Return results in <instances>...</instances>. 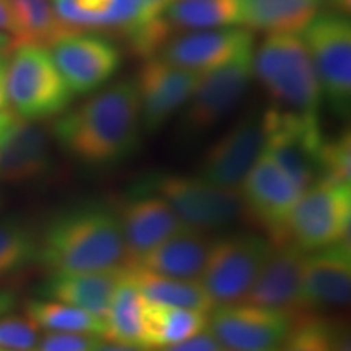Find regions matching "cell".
Listing matches in <instances>:
<instances>
[{
  "label": "cell",
  "instance_id": "20",
  "mask_svg": "<svg viewBox=\"0 0 351 351\" xmlns=\"http://www.w3.org/2000/svg\"><path fill=\"white\" fill-rule=\"evenodd\" d=\"M52 168L46 130L36 121L16 119L0 134V181L26 184L43 179Z\"/></svg>",
  "mask_w": 351,
  "mask_h": 351
},
{
  "label": "cell",
  "instance_id": "24",
  "mask_svg": "<svg viewBox=\"0 0 351 351\" xmlns=\"http://www.w3.org/2000/svg\"><path fill=\"white\" fill-rule=\"evenodd\" d=\"M166 36L243 26L241 0H173L158 19Z\"/></svg>",
  "mask_w": 351,
  "mask_h": 351
},
{
  "label": "cell",
  "instance_id": "7",
  "mask_svg": "<svg viewBox=\"0 0 351 351\" xmlns=\"http://www.w3.org/2000/svg\"><path fill=\"white\" fill-rule=\"evenodd\" d=\"M351 184L319 179L302 191L288 218V241L304 252L348 239Z\"/></svg>",
  "mask_w": 351,
  "mask_h": 351
},
{
  "label": "cell",
  "instance_id": "40",
  "mask_svg": "<svg viewBox=\"0 0 351 351\" xmlns=\"http://www.w3.org/2000/svg\"><path fill=\"white\" fill-rule=\"evenodd\" d=\"M7 57H0V111L8 108L7 91H5V72H7Z\"/></svg>",
  "mask_w": 351,
  "mask_h": 351
},
{
  "label": "cell",
  "instance_id": "36",
  "mask_svg": "<svg viewBox=\"0 0 351 351\" xmlns=\"http://www.w3.org/2000/svg\"><path fill=\"white\" fill-rule=\"evenodd\" d=\"M156 351H225L219 341L215 339L213 333L207 328L192 335L191 339H186L179 343L165 346V348H160Z\"/></svg>",
  "mask_w": 351,
  "mask_h": 351
},
{
  "label": "cell",
  "instance_id": "1",
  "mask_svg": "<svg viewBox=\"0 0 351 351\" xmlns=\"http://www.w3.org/2000/svg\"><path fill=\"white\" fill-rule=\"evenodd\" d=\"M142 116L134 78L106 85L80 106L60 114L52 135L70 156L91 166H112L137 150Z\"/></svg>",
  "mask_w": 351,
  "mask_h": 351
},
{
  "label": "cell",
  "instance_id": "17",
  "mask_svg": "<svg viewBox=\"0 0 351 351\" xmlns=\"http://www.w3.org/2000/svg\"><path fill=\"white\" fill-rule=\"evenodd\" d=\"M306 252L291 241L274 244L261 274L241 302L282 311L291 315L306 314L302 304V265Z\"/></svg>",
  "mask_w": 351,
  "mask_h": 351
},
{
  "label": "cell",
  "instance_id": "25",
  "mask_svg": "<svg viewBox=\"0 0 351 351\" xmlns=\"http://www.w3.org/2000/svg\"><path fill=\"white\" fill-rule=\"evenodd\" d=\"M244 28L265 34L301 33L320 12L322 0H241Z\"/></svg>",
  "mask_w": 351,
  "mask_h": 351
},
{
  "label": "cell",
  "instance_id": "5",
  "mask_svg": "<svg viewBox=\"0 0 351 351\" xmlns=\"http://www.w3.org/2000/svg\"><path fill=\"white\" fill-rule=\"evenodd\" d=\"M320 86L337 117H348L351 108V21L350 16L320 10L301 32Z\"/></svg>",
  "mask_w": 351,
  "mask_h": 351
},
{
  "label": "cell",
  "instance_id": "30",
  "mask_svg": "<svg viewBox=\"0 0 351 351\" xmlns=\"http://www.w3.org/2000/svg\"><path fill=\"white\" fill-rule=\"evenodd\" d=\"M20 25L19 46L36 44L49 47L57 39L73 33L57 16L52 0H8Z\"/></svg>",
  "mask_w": 351,
  "mask_h": 351
},
{
  "label": "cell",
  "instance_id": "18",
  "mask_svg": "<svg viewBox=\"0 0 351 351\" xmlns=\"http://www.w3.org/2000/svg\"><path fill=\"white\" fill-rule=\"evenodd\" d=\"M351 296L350 239L306 252L302 265V304L306 313L343 307Z\"/></svg>",
  "mask_w": 351,
  "mask_h": 351
},
{
  "label": "cell",
  "instance_id": "42",
  "mask_svg": "<svg viewBox=\"0 0 351 351\" xmlns=\"http://www.w3.org/2000/svg\"><path fill=\"white\" fill-rule=\"evenodd\" d=\"M15 119H16V114L13 112L10 108L2 109V111H0V134H2V132L5 130Z\"/></svg>",
  "mask_w": 351,
  "mask_h": 351
},
{
  "label": "cell",
  "instance_id": "19",
  "mask_svg": "<svg viewBox=\"0 0 351 351\" xmlns=\"http://www.w3.org/2000/svg\"><path fill=\"white\" fill-rule=\"evenodd\" d=\"M252 44H256L252 32L243 26L202 29L169 38L156 57L191 72L205 73L226 64Z\"/></svg>",
  "mask_w": 351,
  "mask_h": 351
},
{
  "label": "cell",
  "instance_id": "10",
  "mask_svg": "<svg viewBox=\"0 0 351 351\" xmlns=\"http://www.w3.org/2000/svg\"><path fill=\"white\" fill-rule=\"evenodd\" d=\"M265 150L302 191L322 178L324 135L319 116L271 106L262 112Z\"/></svg>",
  "mask_w": 351,
  "mask_h": 351
},
{
  "label": "cell",
  "instance_id": "11",
  "mask_svg": "<svg viewBox=\"0 0 351 351\" xmlns=\"http://www.w3.org/2000/svg\"><path fill=\"white\" fill-rule=\"evenodd\" d=\"M302 189L263 150L239 186L243 213L270 234L271 244L287 243L288 218Z\"/></svg>",
  "mask_w": 351,
  "mask_h": 351
},
{
  "label": "cell",
  "instance_id": "6",
  "mask_svg": "<svg viewBox=\"0 0 351 351\" xmlns=\"http://www.w3.org/2000/svg\"><path fill=\"white\" fill-rule=\"evenodd\" d=\"M254 47H245L231 60L202 73L194 93L182 108V137L194 138L207 134L228 114L234 111L254 80Z\"/></svg>",
  "mask_w": 351,
  "mask_h": 351
},
{
  "label": "cell",
  "instance_id": "13",
  "mask_svg": "<svg viewBox=\"0 0 351 351\" xmlns=\"http://www.w3.org/2000/svg\"><path fill=\"white\" fill-rule=\"evenodd\" d=\"M293 320L282 311L238 302L215 307L207 327L225 351H278Z\"/></svg>",
  "mask_w": 351,
  "mask_h": 351
},
{
  "label": "cell",
  "instance_id": "33",
  "mask_svg": "<svg viewBox=\"0 0 351 351\" xmlns=\"http://www.w3.org/2000/svg\"><path fill=\"white\" fill-rule=\"evenodd\" d=\"M322 178L330 181L351 184V135L350 130H341L330 138H324Z\"/></svg>",
  "mask_w": 351,
  "mask_h": 351
},
{
  "label": "cell",
  "instance_id": "12",
  "mask_svg": "<svg viewBox=\"0 0 351 351\" xmlns=\"http://www.w3.org/2000/svg\"><path fill=\"white\" fill-rule=\"evenodd\" d=\"M72 95L101 90L122 67V51L108 34L73 32L47 47Z\"/></svg>",
  "mask_w": 351,
  "mask_h": 351
},
{
  "label": "cell",
  "instance_id": "22",
  "mask_svg": "<svg viewBox=\"0 0 351 351\" xmlns=\"http://www.w3.org/2000/svg\"><path fill=\"white\" fill-rule=\"evenodd\" d=\"M213 239L207 231L186 226L127 267H137L171 278L199 280L207 263Z\"/></svg>",
  "mask_w": 351,
  "mask_h": 351
},
{
  "label": "cell",
  "instance_id": "43",
  "mask_svg": "<svg viewBox=\"0 0 351 351\" xmlns=\"http://www.w3.org/2000/svg\"><path fill=\"white\" fill-rule=\"evenodd\" d=\"M0 351H34V350H0Z\"/></svg>",
  "mask_w": 351,
  "mask_h": 351
},
{
  "label": "cell",
  "instance_id": "35",
  "mask_svg": "<svg viewBox=\"0 0 351 351\" xmlns=\"http://www.w3.org/2000/svg\"><path fill=\"white\" fill-rule=\"evenodd\" d=\"M101 337L73 332H46L39 337L34 351H95Z\"/></svg>",
  "mask_w": 351,
  "mask_h": 351
},
{
  "label": "cell",
  "instance_id": "39",
  "mask_svg": "<svg viewBox=\"0 0 351 351\" xmlns=\"http://www.w3.org/2000/svg\"><path fill=\"white\" fill-rule=\"evenodd\" d=\"M320 10L335 13V15L350 16L351 0H322V3H320Z\"/></svg>",
  "mask_w": 351,
  "mask_h": 351
},
{
  "label": "cell",
  "instance_id": "28",
  "mask_svg": "<svg viewBox=\"0 0 351 351\" xmlns=\"http://www.w3.org/2000/svg\"><path fill=\"white\" fill-rule=\"evenodd\" d=\"M145 298L124 267L106 315V340L143 345Z\"/></svg>",
  "mask_w": 351,
  "mask_h": 351
},
{
  "label": "cell",
  "instance_id": "27",
  "mask_svg": "<svg viewBox=\"0 0 351 351\" xmlns=\"http://www.w3.org/2000/svg\"><path fill=\"white\" fill-rule=\"evenodd\" d=\"M125 269L138 287L145 301L200 311V313L207 314L215 309L212 298L208 296L199 280L171 278V276L156 275L137 269V267H125Z\"/></svg>",
  "mask_w": 351,
  "mask_h": 351
},
{
  "label": "cell",
  "instance_id": "32",
  "mask_svg": "<svg viewBox=\"0 0 351 351\" xmlns=\"http://www.w3.org/2000/svg\"><path fill=\"white\" fill-rule=\"evenodd\" d=\"M39 239L20 223H0V276L15 274L38 261Z\"/></svg>",
  "mask_w": 351,
  "mask_h": 351
},
{
  "label": "cell",
  "instance_id": "23",
  "mask_svg": "<svg viewBox=\"0 0 351 351\" xmlns=\"http://www.w3.org/2000/svg\"><path fill=\"white\" fill-rule=\"evenodd\" d=\"M124 267L116 270L51 274L41 293L47 300L85 309L106 320L112 296L119 285Z\"/></svg>",
  "mask_w": 351,
  "mask_h": 351
},
{
  "label": "cell",
  "instance_id": "8",
  "mask_svg": "<svg viewBox=\"0 0 351 351\" xmlns=\"http://www.w3.org/2000/svg\"><path fill=\"white\" fill-rule=\"evenodd\" d=\"M140 187L160 195L184 225L200 231L225 228L243 215L239 191L215 186L199 176L152 174Z\"/></svg>",
  "mask_w": 351,
  "mask_h": 351
},
{
  "label": "cell",
  "instance_id": "37",
  "mask_svg": "<svg viewBox=\"0 0 351 351\" xmlns=\"http://www.w3.org/2000/svg\"><path fill=\"white\" fill-rule=\"evenodd\" d=\"M0 32L10 34L15 39V44L19 46V38H20V25L16 20L15 13L8 0H0Z\"/></svg>",
  "mask_w": 351,
  "mask_h": 351
},
{
  "label": "cell",
  "instance_id": "4",
  "mask_svg": "<svg viewBox=\"0 0 351 351\" xmlns=\"http://www.w3.org/2000/svg\"><path fill=\"white\" fill-rule=\"evenodd\" d=\"M5 91L8 108L36 122L60 116L73 98L49 49L36 44L16 46L7 57Z\"/></svg>",
  "mask_w": 351,
  "mask_h": 351
},
{
  "label": "cell",
  "instance_id": "16",
  "mask_svg": "<svg viewBox=\"0 0 351 351\" xmlns=\"http://www.w3.org/2000/svg\"><path fill=\"white\" fill-rule=\"evenodd\" d=\"M116 215L125 241L127 265L187 226L168 202L140 186L122 199Z\"/></svg>",
  "mask_w": 351,
  "mask_h": 351
},
{
  "label": "cell",
  "instance_id": "26",
  "mask_svg": "<svg viewBox=\"0 0 351 351\" xmlns=\"http://www.w3.org/2000/svg\"><path fill=\"white\" fill-rule=\"evenodd\" d=\"M208 314L184 307L145 301L143 346L160 350L179 343L207 328Z\"/></svg>",
  "mask_w": 351,
  "mask_h": 351
},
{
  "label": "cell",
  "instance_id": "9",
  "mask_svg": "<svg viewBox=\"0 0 351 351\" xmlns=\"http://www.w3.org/2000/svg\"><path fill=\"white\" fill-rule=\"evenodd\" d=\"M271 247L270 239L252 232L213 239L199 282L212 298L215 307L238 304L244 300Z\"/></svg>",
  "mask_w": 351,
  "mask_h": 351
},
{
  "label": "cell",
  "instance_id": "38",
  "mask_svg": "<svg viewBox=\"0 0 351 351\" xmlns=\"http://www.w3.org/2000/svg\"><path fill=\"white\" fill-rule=\"evenodd\" d=\"M95 351H156L152 348H147L143 345H132V343H121V341H112L101 339L99 343L96 345Z\"/></svg>",
  "mask_w": 351,
  "mask_h": 351
},
{
  "label": "cell",
  "instance_id": "3",
  "mask_svg": "<svg viewBox=\"0 0 351 351\" xmlns=\"http://www.w3.org/2000/svg\"><path fill=\"white\" fill-rule=\"evenodd\" d=\"M254 78L275 108L319 116L322 93L301 33L267 34L254 47Z\"/></svg>",
  "mask_w": 351,
  "mask_h": 351
},
{
  "label": "cell",
  "instance_id": "34",
  "mask_svg": "<svg viewBox=\"0 0 351 351\" xmlns=\"http://www.w3.org/2000/svg\"><path fill=\"white\" fill-rule=\"evenodd\" d=\"M39 327L28 315L0 314V350H34Z\"/></svg>",
  "mask_w": 351,
  "mask_h": 351
},
{
  "label": "cell",
  "instance_id": "31",
  "mask_svg": "<svg viewBox=\"0 0 351 351\" xmlns=\"http://www.w3.org/2000/svg\"><path fill=\"white\" fill-rule=\"evenodd\" d=\"M278 351H350L343 327L314 315H298Z\"/></svg>",
  "mask_w": 351,
  "mask_h": 351
},
{
  "label": "cell",
  "instance_id": "15",
  "mask_svg": "<svg viewBox=\"0 0 351 351\" xmlns=\"http://www.w3.org/2000/svg\"><path fill=\"white\" fill-rule=\"evenodd\" d=\"M265 147L262 112L245 114L208 148L202 160L199 178L225 189L239 191L245 174Z\"/></svg>",
  "mask_w": 351,
  "mask_h": 351
},
{
  "label": "cell",
  "instance_id": "29",
  "mask_svg": "<svg viewBox=\"0 0 351 351\" xmlns=\"http://www.w3.org/2000/svg\"><path fill=\"white\" fill-rule=\"evenodd\" d=\"M25 313L46 332L88 333L101 339L106 337V320L77 306L54 300H33L26 302Z\"/></svg>",
  "mask_w": 351,
  "mask_h": 351
},
{
  "label": "cell",
  "instance_id": "21",
  "mask_svg": "<svg viewBox=\"0 0 351 351\" xmlns=\"http://www.w3.org/2000/svg\"><path fill=\"white\" fill-rule=\"evenodd\" d=\"M72 32L119 34L125 39L145 25L142 0H52Z\"/></svg>",
  "mask_w": 351,
  "mask_h": 351
},
{
  "label": "cell",
  "instance_id": "2",
  "mask_svg": "<svg viewBox=\"0 0 351 351\" xmlns=\"http://www.w3.org/2000/svg\"><path fill=\"white\" fill-rule=\"evenodd\" d=\"M38 262L51 274L125 267L127 247L116 212L101 204H83L59 213L39 239Z\"/></svg>",
  "mask_w": 351,
  "mask_h": 351
},
{
  "label": "cell",
  "instance_id": "41",
  "mask_svg": "<svg viewBox=\"0 0 351 351\" xmlns=\"http://www.w3.org/2000/svg\"><path fill=\"white\" fill-rule=\"evenodd\" d=\"M15 39H13L10 34L0 32V57L10 56V52L15 49Z\"/></svg>",
  "mask_w": 351,
  "mask_h": 351
},
{
  "label": "cell",
  "instance_id": "14",
  "mask_svg": "<svg viewBox=\"0 0 351 351\" xmlns=\"http://www.w3.org/2000/svg\"><path fill=\"white\" fill-rule=\"evenodd\" d=\"M202 73L166 62L161 57L145 59L134 78L137 88L142 127L155 134L176 112L182 111L194 93Z\"/></svg>",
  "mask_w": 351,
  "mask_h": 351
}]
</instances>
